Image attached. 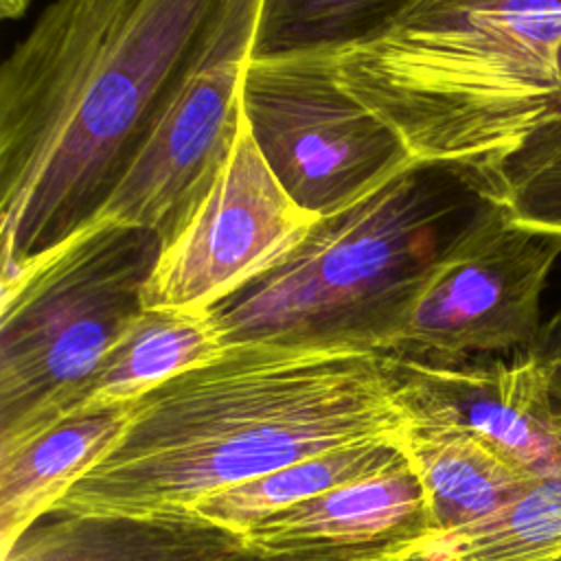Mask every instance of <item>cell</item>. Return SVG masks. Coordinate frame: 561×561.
<instances>
[{
    "label": "cell",
    "mask_w": 561,
    "mask_h": 561,
    "mask_svg": "<svg viewBox=\"0 0 561 561\" xmlns=\"http://www.w3.org/2000/svg\"><path fill=\"white\" fill-rule=\"evenodd\" d=\"M0 561H383L375 554L272 557L191 513L39 517Z\"/></svg>",
    "instance_id": "obj_12"
},
{
    "label": "cell",
    "mask_w": 561,
    "mask_h": 561,
    "mask_svg": "<svg viewBox=\"0 0 561 561\" xmlns=\"http://www.w3.org/2000/svg\"><path fill=\"white\" fill-rule=\"evenodd\" d=\"M224 351L208 311L145 309L105 355L66 416L129 405Z\"/></svg>",
    "instance_id": "obj_15"
},
{
    "label": "cell",
    "mask_w": 561,
    "mask_h": 561,
    "mask_svg": "<svg viewBox=\"0 0 561 561\" xmlns=\"http://www.w3.org/2000/svg\"><path fill=\"white\" fill-rule=\"evenodd\" d=\"M405 449L427 497V535L419 541L491 517L537 480L482 438L456 427L410 423Z\"/></svg>",
    "instance_id": "obj_14"
},
{
    "label": "cell",
    "mask_w": 561,
    "mask_h": 561,
    "mask_svg": "<svg viewBox=\"0 0 561 561\" xmlns=\"http://www.w3.org/2000/svg\"><path fill=\"white\" fill-rule=\"evenodd\" d=\"M243 121L287 195L340 213L416 164L403 138L340 83L331 55L250 59Z\"/></svg>",
    "instance_id": "obj_6"
},
{
    "label": "cell",
    "mask_w": 561,
    "mask_h": 561,
    "mask_svg": "<svg viewBox=\"0 0 561 561\" xmlns=\"http://www.w3.org/2000/svg\"><path fill=\"white\" fill-rule=\"evenodd\" d=\"M533 348L539 353L543 362L550 394L554 397L557 403H561V311L552 320L541 324V331L533 342Z\"/></svg>",
    "instance_id": "obj_20"
},
{
    "label": "cell",
    "mask_w": 561,
    "mask_h": 561,
    "mask_svg": "<svg viewBox=\"0 0 561 561\" xmlns=\"http://www.w3.org/2000/svg\"><path fill=\"white\" fill-rule=\"evenodd\" d=\"M232 0H53L0 68L2 280L88 228Z\"/></svg>",
    "instance_id": "obj_1"
},
{
    "label": "cell",
    "mask_w": 561,
    "mask_h": 561,
    "mask_svg": "<svg viewBox=\"0 0 561 561\" xmlns=\"http://www.w3.org/2000/svg\"><path fill=\"white\" fill-rule=\"evenodd\" d=\"M436 2H449V0H425L423 4H436ZM423 4H421V7H423Z\"/></svg>",
    "instance_id": "obj_22"
},
{
    "label": "cell",
    "mask_w": 561,
    "mask_h": 561,
    "mask_svg": "<svg viewBox=\"0 0 561 561\" xmlns=\"http://www.w3.org/2000/svg\"><path fill=\"white\" fill-rule=\"evenodd\" d=\"M331 59L337 83L419 164L460 171L471 184L561 118V0L423 4Z\"/></svg>",
    "instance_id": "obj_3"
},
{
    "label": "cell",
    "mask_w": 561,
    "mask_h": 561,
    "mask_svg": "<svg viewBox=\"0 0 561 561\" xmlns=\"http://www.w3.org/2000/svg\"><path fill=\"white\" fill-rule=\"evenodd\" d=\"M484 204L465 173L412 164L318 217L283 263L208 309L221 346L392 353L416 298Z\"/></svg>",
    "instance_id": "obj_4"
},
{
    "label": "cell",
    "mask_w": 561,
    "mask_h": 561,
    "mask_svg": "<svg viewBox=\"0 0 561 561\" xmlns=\"http://www.w3.org/2000/svg\"><path fill=\"white\" fill-rule=\"evenodd\" d=\"M408 427L383 353L226 346L140 397L121 438L50 513H186L305 458L403 440Z\"/></svg>",
    "instance_id": "obj_2"
},
{
    "label": "cell",
    "mask_w": 561,
    "mask_h": 561,
    "mask_svg": "<svg viewBox=\"0 0 561 561\" xmlns=\"http://www.w3.org/2000/svg\"><path fill=\"white\" fill-rule=\"evenodd\" d=\"M316 221L278 184L243 121L224 171L164 243L142 291L145 309H213L283 263Z\"/></svg>",
    "instance_id": "obj_9"
},
{
    "label": "cell",
    "mask_w": 561,
    "mask_h": 561,
    "mask_svg": "<svg viewBox=\"0 0 561 561\" xmlns=\"http://www.w3.org/2000/svg\"><path fill=\"white\" fill-rule=\"evenodd\" d=\"M390 561H561V476L537 478L491 517L410 543Z\"/></svg>",
    "instance_id": "obj_17"
},
{
    "label": "cell",
    "mask_w": 561,
    "mask_h": 561,
    "mask_svg": "<svg viewBox=\"0 0 561 561\" xmlns=\"http://www.w3.org/2000/svg\"><path fill=\"white\" fill-rule=\"evenodd\" d=\"M410 465L403 440H373L333 449L234 484L197 500L186 513L232 533H245L256 522L322 495L331 489L368 480Z\"/></svg>",
    "instance_id": "obj_16"
},
{
    "label": "cell",
    "mask_w": 561,
    "mask_h": 561,
    "mask_svg": "<svg viewBox=\"0 0 561 561\" xmlns=\"http://www.w3.org/2000/svg\"><path fill=\"white\" fill-rule=\"evenodd\" d=\"M136 403L68 416L0 456V554L125 432Z\"/></svg>",
    "instance_id": "obj_13"
},
{
    "label": "cell",
    "mask_w": 561,
    "mask_h": 561,
    "mask_svg": "<svg viewBox=\"0 0 561 561\" xmlns=\"http://www.w3.org/2000/svg\"><path fill=\"white\" fill-rule=\"evenodd\" d=\"M388 357L410 423L469 432L533 478L561 476V403L533 346L454 364Z\"/></svg>",
    "instance_id": "obj_10"
},
{
    "label": "cell",
    "mask_w": 561,
    "mask_h": 561,
    "mask_svg": "<svg viewBox=\"0 0 561 561\" xmlns=\"http://www.w3.org/2000/svg\"><path fill=\"white\" fill-rule=\"evenodd\" d=\"M473 186L513 224L561 239V118L533 134Z\"/></svg>",
    "instance_id": "obj_19"
},
{
    "label": "cell",
    "mask_w": 561,
    "mask_h": 561,
    "mask_svg": "<svg viewBox=\"0 0 561 561\" xmlns=\"http://www.w3.org/2000/svg\"><path fill=\"white\" fill-rule=\"evenodd\" d=\"M425 0H261L250 59L335 55L373 42Z\"/></svg>",
    "instance_id": "obj_18"
},
{
    "label": "cell",
    "mask_w": 561,
    "mask_h": 561,
    "mask_svg": "<svg viewBox=\"0 0 561 561\" xmlns=\"http://www.w3.org/2000/svg\"><path fill=\"white\" fill-rule=\"evenodd\" d=\"M31 0H0V15L4 20H13L20 18L24 13V9L28 7Z\"/></svg>",
    "instance_id": "obj_21"
},
{
    "label": "cell",
    "mask_w": 561,
    "mask_h": 561,
    "mask_svg": "<svg viewBox=\"0 0 561 561\" xmlns=\"http://www.w3.org/2000/svg\"><path fill=\"white\" fill-rule=\"evenodd\" d=\"M559 254V237L513 224L486 199L427 280L388 355L454 364L533 346Z\"/></svg>",
    "instance_id": "obj_7"
},
{
    "label": "cell",
    "mask_w": 561,
    "mask_h": 561,
    "mask_svg": "<svg viewBox=\"0 0 561 561\" xmlns=\"http://www.w3.org/2000/svg\"><path fill=\"white\" fill-rule=\"evenodd\" d=\"M259 2H230L208 48L92 224L147 228L164 243L184 226L224 171L243 129L241 88Z\"/></svg>",
    "instance_id": "obj_8"
},
{
    "label": "cell",
    "mask_w": 561,
    "mask_h": 561,
    "mask_svg": "<svg viewBox=\"0 0 561 561\" xmlns=\"http://www.w3.org/2000/svg\"><path fill=\"white\" fill-rule=\"evenodd\" d=\"M162 248L147 228L92 224L0 280V456L64 421L145 311Z\"/></svg>",
    "instance_id": "obj_5"
},
{
    "label": "cell",
    "mask_w": 561,
    "mask_h": 561,
    "mask_svg": "<svg viewBox=\"0 0 561 561\" xmlns=\"http://www.w3.org/2000/svg\"><path fill=\"white\" fill-rule=\"evenodd\" d=\"M425 535L427 497L412 462L331 489L241 533L261 554H375L383 561Z\"/></svg>",
    "instance_id": "obj_11"
}]
</instances>
